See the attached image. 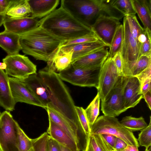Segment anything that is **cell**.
I'll use <instances>...</instances> for the list:
<instances>
[{"instance_id": "obj_52", "label": "cell", "mask_w": 151, "mask_h": 151, "mask_svg": "<svg viewBox=\"0 0 151 151\" xmlns=\"http://www.w3.org/2000/svg\"><path fill=\"white\" fill-rule=\"evenodd\" d=\"M0 151H1V148L0 146Z\"/></svg>"}, {"instance_id": "obj_20", "label": "cell", "mask_w": 151, "mask_h": 151, "mask_svg": "<svg viewBox=\"0 0 151 151\" xmlns=\"http://www.w3.org/2000/svg\"><path fill=\"white\" fill-rule=\"evenodd\" d=\"M105 47L106 46L99 40L95 42L73 45L63 47L59 48L58 52L72 50V62L97 49Z\"/></svg>"}, {"instance_id": "obj_47", "label": "cell", "mask_w": 151, "mask_h": 151, "mask_svg": "<svg viewBox=\"0 0 151 151\" xmlns=\"http://www.w3.org/2000/svg\"><path fill=\"white\" fill-rule=\"evenodd\" d=\"M60 151H72L70 150L59 144Z\"/></svg>"}, {"instance_id": "obj_3", "label": "cell", "mask_w": 151, "mask_h": 151, "mask_svg": "<svg viewBox=\"0 0 151 151\" xmlns=\"http://www.w3.org/2000/svg\"><path fill=\"white\" fill-rule=\"evenodd\" d=\"M19 35L24 53L47 62L52 59L63 42L40 26Z\"/></svg>"}, {"instance_id": "obj_17", "label": "cell", "mask_w": 151, "mask_h": 151, "mask_svg": "<svg viewBox=\"0 0 151 151\" xmlns=\"http://www.w3.org/2000/svg\"><path fill=\"white\" fill-rule=\"evenodd\" d=\"M31 13L30 17L42 19L55 10L59 4V0H27Z\"/></svg>"}, {"instance_id": "obj_46", "label": "cell", "mask_w": 151, "mask_h": 151, "mask_svg": "<svg viewBox=\"0 0 151 151\" xmlns=\"http://www.w3.org/2000/svg\"><path fill=\"white\" fill-rule=\"evenodd\" d=\"M114 150L115 151H139L138 147L137 146L135 145H127V147L123 150Z\"/></svg>"}, {"instance_id": "obj_39", "label": "cell", "mask_w": 151, "mask_h": 151, "mask_svg": "<svg viewBox=\"0 0 151 151\" xmlns=\"http://www.w3.org/2000/svg\"><path fill=\"white\" fill-rule=\"evenodd\" d=\"M119 76H123V64L120 50L112 57Z\"/></svg>"}, {"instance_id": "obj_31", "label": "cell", "mask_w": 151, "mask_h": 151, "mask_svg": "<svg viewBox=\"0 0 151 151\" xmlns=\"http://www.w3.org/2000/svg\"><path fill=\"white\" fill-rule=\"evenodd\" d=\"M17 147L18 151H28L32 147V139L29 138L21 128L17 126Z\"/></svg>"}, {"instance_id": "obj_53", "label": "cell", "mask_w": 151, "mask_h": 151, "mask_svg": "<svg viewBox=\"0 0 151 151\" xmlns=\"http://www.w3.org/2000/svg\"><path fill=\"white\" fill-rule=\"evenodd\" d=\"M1 114L0 112V116H1Z\"/></svg>"}, {"instance_id": "obj_7", "label": "cell", "mask_w": 151, "mask_h": 151, "mask_svg": "<svg viewBox=\"0 0 151 151\" xmlns=\"http://www.w3.org/2000/svg\"><path fill=\"white\" fill-rule=\"evenodd\" d=\"M2 61L6 65V73L20 80L23 81L37 73L36 65L24 55L19 53L8 55Z\"/></svg>"}, {"instance_id": "obj_50", "label": "cell", "mask_w": 151, "mask_h": 151, "mask_svg": "<svg viewBox=\"0 0 151 151\" xmlns=\"http://www.w3.org/2000/svg\"><path fill=\"white\" fill-rule=\"evenodd\" d=\"M28 151H34L33 147L31 149H30Z\"/></svg>"}, {"instance_id": "obj_8", "label": "cell", "mask_w": 151, "mask_h": 151, "mask_svg": "<svg viewBox=\"0 0 151 151\" xmlns=\"http://www.w3.org/2000/svg\"><path fill=\"white\" fill-rule=\"evenodd\" d=\"M9 111H5L0 117V146L1 151H18L17 126Z\"/></svg>"}, {"instance_id": "obj_33", "label": "cell", "mask_w": 151, "mask_h": 151, "mask_svg": "<svg viewBox=\"0 0 151 151\" xmlns=\"http://www.w3.org/2000/svg\"><path fill=\"white\" fill-rule=\"evenodd\" d=\"M137 141L140 146L144 147L147 150L151 145V117L147 126L141 131L138 134Z\"/></svg>"}, {"instance_id": "obj_12", "label": "cell", "mask_w": 151, "mask_h": 151, "mask_svg": "<svg viewBox=\"0 0 151 151\" xmlns=\"http://www.w3.org/2000/svg\"><path fill=\"white\" fill-rule=\"evenodd\" d=\"M123 92L124 105L127 109L136 106L143 98L141 83L135 76H123Z\"/></svg>"}, {"instance_id": "obj_19", "label": "cell", "mask_w": 151, "mask_h": 151, "mask_svg": "<svg viewBox=\"0 0 151 151\" xmlns=\"http://www.w3.org/2000/svg\"><path fill=\"white\" fill-rule=\"evenodd\" d=\"M8 75L0 69V106L6 111L14 109L15 103L12 97Z\"/></svg>"}, {"instance_id": "obj_32", "label": "cell", "mask_w": 151, "mask_h": 151, "mask_svg": "<svg viewBox=\"0 0 151 151\" xmlns=\"http://www.w3.org/2000/svg\"><path fill=\"white\" fill-rule=\"evenodd\" d=\"M150 65H151V54L140 56L133 68L130 76H136Z\"/></svg>"}, {"instance_id": "obj_51", "label": "cell", "mask_w": 151, "mask_h": 151, "mask_svg": "<svg viewBox=\"0 0 151 151\" xmlns=\"http://www.w3.org/2000/svg\"><path fill=\"white\" fill-rule=\"evenodd\" d=\"M1 6H0V13L1 12Z\"/></svg>"}, {"instance_id": "obj_29", "label": "cell", "mask_w": 151, "mask_h": 151, "mask_svg": "<svg viewBox=\"0 0 151 151\" xmlns=\"http://www.w3.org/2000/svg\"><path fill=\"white\" fill-rule=\"evenodd\" d=\"M123 37V27L121 24L116 29L109 47L108 57L112 58L120 50Z\"/></svg>"}, {"instance_id": "obj_27", "label": "cell", "mask_w": 151, "mask_h": 151, "mask_svg": "<svg viewBox=\"0 0 151 151\" xmlns=\"http://www.w3.org/2000/svg\"><path fill=\"white\" fill-rule=\"evenodd\" d=\"M120 122L122 126L132 132L141 131L148 125L142 116L136 118L131 116H126Z\"/></svg>"}, {"instance_id": "obj_26", "label": "cell", "mask_w": 151, "mask_h": 151, "mask_svg": "<svg viewBox=\"0 0 151 151\" xmlns=\"http://www.w3.org/2000/svg\"><path fill=\"white\" fill-rule=\"evenodd\" d=\"M134 8L144 27L151 30V12L144 6L140 0H132Z\"/></svg>"}, {"instance_id": "obj_16", "label": "cell", "mask_w": 151, "mask_h": 151, "mask_svg": "<svg viewBox=\"0 0 151 151\" xmlns=\"http://www.w3.org/2000/svg\"><path fill=\"white\" fill-rule=\"evenodd\" d=\"M22 81L46 108L50 103L48 93L42 80L37 73L30 75Z\"/></svg>"}, {"instance_id": "obj_22", "label": "cell", "mask_w": 151, "mask_h": 151, "mask_svg": "<svg viewBox=\"0 0 151 151\" xmlns=\"http://www.w3.org/2000/svg\"><path fill=\"white\" fill-rule=\"evenodd\" d=\"M73 51L58 52L52 59L47 62V65L52 70L58 73L64 70L71 64Z\"/></svg>"}, {"instance_id": "obj_23", "label": "cell", "mask_w": 151, "mask_h": 151, "mask_svg": "<svg viewBox=\"0 0 151 151\" xmlns=\"http://www.w3.org/2000/svg\"><path fill=\"white\" fill-rule=\"evenodd\" d=\"M31 13L27 0H12L6 15L11 18H16L30 16Z\"/></svg>"}, {"instance_id": "obj_9", "label": "cell", "mask_w": 151, "mask_h": 151, "mask_svg": "<svg viewBox=\"0 0 151 151\" xmlns=\"http://www.w3.org/2000/svg\"><path fill=\"white\" fill-rule=\"evenodd\" d=\"M122 78V76H119L113 88L101 101V110L105 116L115 117L127 110L124 105Z\"/></svg>"}, {"instance_id": "obj_54", "label": "cell", "mask_w": 151, "mask_h": 151, "mask_svg": "<svg viewBox=\"0 0 151 151\" xmlns=\"http://www.w3.org/2000/svg\"><path fill=\"white\" fill-rule=\"evenodd\" d=\"M113 151H115L114 150H113Z\"/></svg>"}, {"instance_id": "obj_5", "label": "cell", "mask_w": 151, "mask_h": 151, "mask_svg": "<svg viewBox=\"0 0 151 151\" xmlns=\"http://www.w3.org/2000/svg\"><path fill=\"white\" fill-rule=\"evenodd\" d=\"M101 67L83 68L74 67L71 64L68 68L58 74L62 80L73 85L93 87L97 89Z\"/></svg>"}, {"instance_id": "obj_11", "label": "cell", "mask_w": 151, "mask_h": 151, "mask_svg": "<svg viewBox=\"0 0 151 151\" xmlns=\"http://www.w3.org/2000/svg\"><path fill=\"white\" fill-rule=\"evenodd\" d=\"M119 20L111 17L101 16L91 27L98 40L109 47L115 33L121 24Z\"/></svg>"}, {"instance_id": "obj_48", "label": "cell", "mask_w": 151, "mask_h": 151, "mask_svg": "<svg viewBox=\"0 0 151 151\" xmlns=\"http://www.w3.org/2000/svg\"><path fill=\"white\" fill-rule=\"evenodd\" d=\"M6 68V64L3 62H0V69L2 70H5Z\"/></svg>"}, {"instance_id": "obj_15", "label": "cell", "mask_w": 151, "mask_h": 151, "mask_svg": "<svg viewBox=\"0 0 151 151\" xmlns=\"http://www.w3.org/2000/svg\"><path fill=\"white\" fill-rule=\"evenodd\" d=\"M107 47L99 49L72 61L74 67L89 68L101 66L108 57Z\"/></svg>"}, {"instance_id": "obj_42", "label": "cell", "mask_w": 151, "mask_h": 151, "mask_svg": "<svg viewBox=\"0 0 151 151\" xmlns=\"http://www.w3.org/2000/svg\"><path fill=\"white\" fill-rule=\"evenodd\" d=\"M141 83L146 78L151 77V65H150L139 75L135 76Z\"/></svg>"}, {"instance_id": "obj_4", "label": "cell", "mask_w": 151, "mask_h": 151, "mask_svg": "<svg viewBox=\"0 0 151 151\" xmlns=\"http://www.w3.org/2000/svg\"><path fill=\"white\" fill-rule=\"evenodd\" d=\"M90 134H109L121 139L127 145L140 146L133 132L122 126L116 117L99 116L91 126Z\"/></svg>"}, {"instance_id": "obj_36", "label": "cell", "mask_w": 151, "mask_h": 151, "mask_svg": "<svg viewBox=\"0 0 151 151\" xmlns=\"http://www.w3.org/2000/svg\"><path fill=\"white\" fill-rule=\"evenodd\" d=\"M75 109L81 125L86 134L88 136L90 134L91 129L85 109L82 107L76 106Z\"/></svg>"}, {"instance_id": "obj_43", "label": "cell", "mask_w": 151, "mask_h": 151, "mask_svg": "<svg viewBox=\"0 0 151 151\" xmlns=\"http://www.w3.org/2000/svg\"><path fill=\"white\" fill-rule=\"evenodd\" d=\"M127 145L121 139L116 137L114 150H122L124 149Z\"/></svg>"}, {"instance_id": "obj_44", "label": "cell", "mask_w": 151, "mask_h": 151, "mask_svg": "<svg viewBox=\"0 0 151 151\" xmlns=\"http://www.w3.org/2000/svg\"><path fill=\"white\" fill-rule=\"evenodd\" d=\"M102 135L107 142L114 149L116 137L109 134H104Z\"/></svg>"}, {"instance_id": "obj_40", "label": "cell", "mask_w": 151, "mask_h": 151, "mask_svg": "<svg viewBox=\"0 0 151 151\" xmlns=\"http://www.w3.org/2000/svg\"><path fill=\"white\" fill-rule=\"evenodd\" d=\"M47 151H60L59 144L49 135L48 137Z\"/></svg>"}, {"instance_id": "obj_2", "label": "cell", "mask_w": 151, "mask_h": 151, "mask_svg": "<svg viewBox=\"0 0 151 151\" xmlns=\"http://www.w3.org/2000/svg\"><path fill=\"white\" fill-rule=\"evenodd\" d=\"M40 27L63 41L93 33L62 6L40 20Z\"/></svg>"}, {"instance_id": "obj_6", "label": "cell", "mask_w": 151, "mask_h": 151, "mask_svg": "<svg viewBox=\"0 0 151 151\" xmlns=\"http://www.w3.org/2000/svg\"><path fill=\"white\" fill-rule=\"evenodd\" d=\"M123 37L120 52L123 64V76H130L133 68L140 57L139 46L132 37L125 16L123 17Z\"/></svg>"}, {"instance_id": "obj_24", "label": "cell", "mask_w": 151, "mask_h": 151, "mask_svg": "<svg viewBox=\"0 0 151 151\" xmlns=\"http://www.w3.org/2000/svg\"><path fill=\"white\" fill-rule=\"evenodd\" d=\"M114 150L102 134H90L84 151H113Z\"/></svg>"}, {"instance_id": "obj_45", "label": "cell", "mask_w": 151, "mask_h": 151, "mask_svg": "<svg viewBox=\"0 0 151 151\" xmlns=\"http://www.w3.org/2000/svg\"><path fill=\"white\" fill-rule=\"evenodd\" d=\"M143 98L147 103L150 110H151V91H150L143 95Z\"/></svg>"}, {"instance_id": "obj_25", "label": "cell", "mask_w": 151, "mask_h": 151, "mask_svg": "<svg viewBox=\"0 0 151 151\" xmlns=\"http://www.w3.org/2000/svg\"><path fill=\"white\" fill-rule=\"evenodd\" d=\"M132 37L139 46L145 38V29L139 24L135 15L125 16Z\"/></svg>"}, {"instance_id": "obj_1", "label": "cell", "mask_w": 151, "mask_h": 151, "mask_svg": "<svg viewBox=\"0 0 151 151\" xmlns=\"http://www.w3.org/2000/svg\"><path fill=\"white\" fill-rule=\"evenodd\" d=\"M47 91L52 109L62 117L80 137L85 134L80 122L73 101L67 86L56 72L47 66L38 73Z\"/></svg>"}, {"instance_id": "obj_49", "label": "cell", "mask_w": 151, "mask_h": 151, "mask_svg": "<svg viewBox=\"0 0 151 151\" xmlns=\"http://www.w3.org/2000/svg\"><path fill=\"white\" fill-rule=\"evenodd\" d=\"M145 151H151V146L148 149V150H145Z\"/></svg>"}, {"instance_id": "obj_37", "label": "cell", "mask_w": 151, "mask_h": 151, "mask_svg": "<svg viewBox=\"0 0 151 151\" xmlns=\"http://www.w3.org/2000/svg\"><path fill=\"white\" fill-rule=\"evenodd\" d=\"M146 35L145 40L140 45V56L151 54V31L148 29H145Z\"/></svg>"}, {"instance_id": "obj_35", "label": "cell", "mask_w": 151, "mask_h": 151, "mask_svg": "<svg viewBox=\"0 0 151 151\" xmlns=\"http://www.w3.org/2000/svg\"><path fill=\"white\" fill-rule=\"evenodd\" d=\"M48 135L45 132L38 137L32 139L34 151H47Z\"/></svg>"}, {"instance_id": "obj_41", "label": "cell", "mask_w": 151, "mask_h": 151, "mask_svg": "<svg viewBox=\"0 0 151 151\" xmlns=\"http://www.w3.org/2000/svg\"><path fill=\"white\" fill-rule=\"evenodd\" d=\"M151 77L146 78L141 83V91L143 95L151 91Z\"/></svg>"}, {"instance_id": "obj_21", "label": "cell", "mask_w": 151, "mask_h": 151, "mask_svg": "<svg viewBox=\"0 0 151 151\" xmlns=\"http://www.w3.org/2000/svg\"><path fill=\"white\" fill-rule=\"evenodd\" d=\"M19 35L4 30L0 32V47L8 55L19 54L22 50Z\"/></svg>"}, {"instance_id": "obj_10", "label": "cell", "mask_w": 151, "mask_h": 151, "mask_svg": "<svg viewBox=\"0 0 151 151\" xmlns=\"http://www.w3.org/2000/svg\"><path fill=\"white\" fill-rule=\"evenodd\" d=\"M119 76L112 58L108 57L102 66L97 88L101 101L113 88Z\"/></svg>"}, {"instance_id": "obj_34", "label": "cell", "mask_w": 151, "mask_h": 151, "mask_svg": "<svg viewBox=\"0 0 151 151\" xmlns=\"http://www.w3.org/2000/svg\"><path fill=\"white\" fill-rule=\"evenodd\" d=\"M99 40L93 33H92L77 38L62 42L59 48L68 45L93 42Z\"/></svg>"}, {"instance_id": "obj_38", "label": "cell", "mask_w": 151, "mask_h": 151, "mask_svg": "<svg viewBox=\"0 0 151 151\" xmlns=\"http://www.w3.org/2000/svg\"><path fill=\"white\" fill-rule=\"evenodd\" d=\"M12 0H0V6L1 8V11L0 13V27L3 24L7 17L6 12L11 4Z\"/></svg>"}, {"instance_id": "obj_18", "label": "cell", "mask_w": 151, "mask_h": 151, "mask_svg": "<svg viewBox=\"0 0 151 151\" xmlns=\"http://www.w3.org/2000/svg\"><path fill=\"white\" fill-rule=\"evenodd\" d=\"M48 119L49 126L47 132L48 135L59 144L72 151H79L75 141L60 127Z\"/></svg>"}, {"instance_id": "obj_28", "label": "cell", "mask_w": 151, "mask_h": 151, "mask_svg": "<svg viewBox=\"0 0 151 151\" xmlns=\"http://www.w3.org/2000/svg\"><path fill=\"white\" fill-rule=\"evenodd\" d=\"M100 100L99 94L97 93L94 99L85 109L90 129L99 114Z\"/></svg>"}, {"instance_id": "obj_30", "label": "cell", "mask_w": 151, "mask_h": 151, "mask_svg": "<svg viewBox=\"0 0 151 151\" xmlns=\"http://www.w3.org/2000/svg\"><path fill=\"white\" fill-rule=\"evenodd\" d=\"M111 4L125 16L136 14L132 0H110Z\"/></svg>"}, {"instance_id": "obj_13", "label": "cell", "mask_w": 151, "mask_h": 151, "mask_svg": "<svg viewBox=\"0 0 151 151\" xmlns=\"http://www.w3.org/2000/svg\"><path fill=\"white\" fill-rule=\"evenodd\" d=\"M9 81L12 95L15 104L18 102L24 103L46 109L45 106L22 81L9 77Z\"/></svg>"}, {"instance_id": "obj_14", "label": "cell", "mask_w": 151, "mask_h": 151, "mask_svg": "<svg viewBox=\"0 0 151 151\" xmlns=\"http://www.w3.org/2000/svg\"><path fill=\"white\" fill-rule=\"evenodd\" d=\"M40 20L31 17L11 18L7 17L3 24L5 30L20 35L39 26Z\"/></svg>"}]
</instances>
